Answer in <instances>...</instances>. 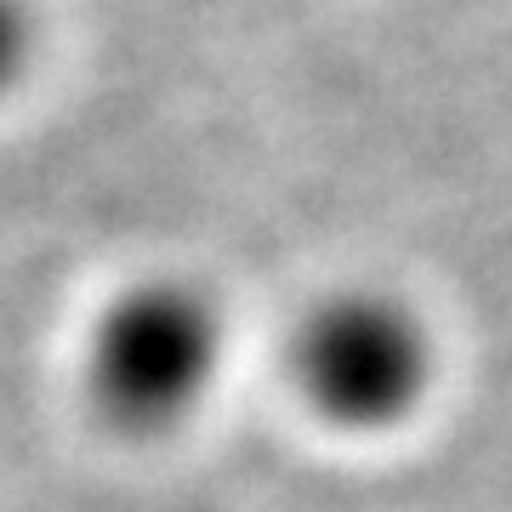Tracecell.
<instances>
[{
  "instance_id": "obj_1",
  "label": "cell",
  "mask_w": 512,
  "mask_h": 512,
  "mask_svg": "<svg viewBox=\"0 0 512 512\" xmlns=\"http://www.w3.org/2000/svg\"><path fill=\"white\" fill-rule=\"evenodd\" d=\"M421 370V342L387 308L348 302L313 319L302 336V382L330 416L370 421L410 399Z\"/></svg>"
},
{
  "instance_id": "obj_2",
  "label": "cell",
  "mask_w": 512,
  "mask_h": 512,
  "mask_svg": "<svg viewBox=\"0 0 512 512\" xmlns=\"http://www.w3.org/2000/svg\"><path fill=\"white\" fill-rule=\"evenodd\" d=\"M211 365V330L183 296L137 302L109 325L97 353V382L120 410H177Z\"/></svg>"
}]
</instances>
